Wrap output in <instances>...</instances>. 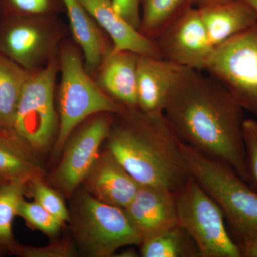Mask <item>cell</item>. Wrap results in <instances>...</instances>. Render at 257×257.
<instances>
[{
	"mask_svg": "<svg viewBox=\"0 0 257 257\" xmlns=\"http://www.w3.org/2000/svg\"><path fill=\"white\" fill-rule=\"evenodd\" d=\"M245 3H248L250 6L252 7L257 13V0H243Z\"/></svg>",
	"mask_w": 257,
	"mask_h": 257,
	"instance_id": "obj_32",
	"label": "cell"
},
{
	"mask_svg": "<svg viewBox=\"0 0 257 257\" xmlns=\"http://www.w3.org/2000/svg\"><path fill=\"white\" fill-rule=\"evenodd\" d=\"M241 256L257 257V229L236 243Z\"/></svg>",
	"mask_w": 257,
	"mask_h": 257,
	"instance_id": "obj_30",
	"label": "cell"
},
{
	"mask_svg": "<svg viewBox=\"0 0 257 257\" xmlns=\"http://www.w3.org/2000/svg\"><path fill=\"white\" fill-rule=\"evenodd\" d=\"M85 180L93 197L123 209L133 200L141 186L109 150L99 155Z\"/></svg>",
	"mask_w": 257,
	"mask_h": 257,
	"instance_id": "obj_15",
	"label": "cell"
},
{
	"mask_svg": "<svg viewBox=\"0 0 257 257\" xmlns=\"http://www.w3.org/2000/svg\"><path fill=\"white\" fill-rule=\"evenodd\" d=\"M74 231L82 247L94 256H111L122 246L143 242L124 209L89 194L81 200Z\"/></svg>",
	"mask_w": 257,
	"mask_h": 257,
	"instance_id": "obj_9",
	"label": "cell"
},
{
	"mask_svg": "<svg viewBox=\"0 0 257 257\" xmlns=\"http://www.w3.org/2000/svg\"><path fill=\"white\" fill-rule=\"evenodd\" d=\"M18 215L23 218L32 229L50 236L57 234L64 224L39 203L28 202L25 199L19 204Z\"/></svg>",
	"mask_w": 257,
	"mask_h": 257,
	"instance_id": "obj_25",
	"label": "cell"
},
{
	"mask_svg": "<svg viewBox=\"0 0 257 257\" xmlns=\"http://www.w3.org/2000/svg\"><path fill=\"white\" fill-rule=\"evenodd\" d=\"M243 110L216 79L185 68L167 96L163 114L182 143L229 165L247 183Z\"/></svg>",
	"mask_w": 257,
	"mask_h": 257,
	"instance_id": "obj_1",
	"label": "cell"
},
{
	"mask_svg": "<svg viewBox=\"0 0 257 257\" xmlns=\"http://www.w3.org/2000/svg\"><path fill=\"white\" fill-rule=\"evenodd\" d=\"M185 68L165 58L139 55L138 109L147 114L163 112L167 96Z\"/></svg>",
	"mask_w": 257,
	"mask_h": 257,
	"instance_id": "obj_13",
	"label": "cell"
},
{
	"mask_svg": "<svg viewBox=\"0 0 257 257\" xmlns=\"http://www.w3.org/2000/svg\"><path fill=\"white\" fill-rule=\"evenodd\" d=\"M243 139L246 154L247 184L257 192V121L245 119Z\"/></svg>",
	"mask_w": 257,
	"mask_h": 257,
	"instance_id": "obj_27",
	"label": "cell"
},
{
	"mask_svg": "<svg viewBox=\"0 0 257 257\" xmlns=\"http://www.w3.org/2000/svg\"><path fill=\"white\" fill-rule=\"evenodd\" d=\"M177 224L194 240L201 257H241L215 201L192 177L175 192Z\"/></svg>",
	"mask_w": 257,
	"mask_h": 257,
	"instance_id": "obj_7",
	"label": "cell"
},
{
	"mask_svg": "<svg viewBox=\"0 0 257 257\" xmlns=\"http://www.w3.org/2000/svg\"><path fill=\"white\" fill-rule=\"evenodd\" d=\"M59 62L57 104L60 128L55 143L57 152L63 149L74 130L84 120L101 113L122 114L128 109L106 94L87 72L82 52L73 40L67 38L62 42Z\"/></svg>",
	"mask_w": 257,
	"mask_h": 257,
	"instance_id": "obj_3",
	"label": "cell"
},
{
	"mask_svg": "<svg viewBox=\"0 0 257 257\" xmlns=\"http://www.w3.org/2000/svg\"><path fill=\"white\" fill-rule=\"evenodd\" d=\"M144 257H197L199 249L190 235L178 224L141 243Z\"/></svg>",
	"mask_w": 257,
	"mask_h": 257,
	"instance_id": "obj_22",
	"label": "cell"
},
{
	"mask_svg": "<svg viewBox=\"0 0 257 257\" xmlns=\"http://www.w3.org/2000/svg\"><path fill=\"white\" fill-rule=\"evenodd\" d=\"M112 3L116 11L134 28L140 30L141 24L140 0H112Z\"/></svg>",
	"mask_w": 257,
	"mask_h": 257,
	"instance_id": "obj_29",
	"label": "cell"
},
{
	"mask_svg": "<svg viewBox=\"0 0 257 257\" xmlns=\"http://www.w3.org/2000/svg\"><path fill=\"white\" fill-rule=\"evenodd\" d=\"M11 250L16 254L26 257H69L75 254L73 248L68 243H52L44 247L15 244Z\"/></svg>",
	"mask_w": 257,
	"mask_h": 257,
	"instance_id": "obj_28",
	"label": "cell"
},
{
	"mask_svg": "<svg viewBox=\"0 0 257 257\" xmlns=\"http://www.w3.org/2000/svg\"><path fill=\"white\" fill-rule=\"evenodd\" d=\"M191 176L221 208L236 242L257 229V192L232 167L180 143Z\"/></svg>",
	"mask_w": 257,
	"mask_h": 257,
	"instance_id": "obj_4",
	"label": "cell"
},
{
	"mask_svg": "<svg viewBox=\"0 0 257 257\" xmlns=\"http://www.w3.org/2000/svg\"><path fill=\"white\" fill-rule=\"evenodd\" d=\"M68 35L57 16H0V55L36 72L58 57Z\"/></svg>",
	"mask_w": 257,
	"mask_h": 257,
	"instance_id": "obj_6",
	"label": "cell"
},
{
	"mask_svg": "<svg viewBox=\"0 0 257 257\" xmlns=\"http://www.w3.org/2000/svg\"><path fill=\"white\" fill-rule=\"evenodd\" d=\"M28 190L31 193L35 202L56 216L62 223L69 221V211L60 196L50 188L42 178L37 177L30 180Z\"/></svg>",
	"mask_w": 257,
	"mask_h": 257,
	"instance_id": "obj_26",
	"label": "cell"
},
{
	"mask_svg": "<svg viewBox=\"0 0 257 257\" xmlns=\"http://www.w3.org/2000/svg\"><path fill=\"white\" fill-rule=\"evenodd\" d=\"M197 0H140L141 24L140 31L150 40H155Z\"/></svg>",
	"mask_w": 257,
	"mask_h": 257,
	"instance_id": "obj_21",
	"label": "cell"
},
{
	"mask_svg": "<svg viewBox=\"0 0 257 257\" xmlns=\"http://www.w3.org/2000/svg\"><path fill=\"white\" fill-rule=\"evenodd\" d=\"M59 73L58 56L30 73L19 101L10 130L33 152L46 151L58 135L56 93Z\"/></svg>",
	"mask_w": 257,
	"mask_h": 257,
	"instance_id": "obj_5",
	"label": "cell"
},
{
	"mask_svg": "<svg viewBox=\"0 0 257 257\" xmlns=\"http://www.w3.org/2000/svg\"><path fill=\"white\" fill-rule=\"evenodd\" d=\"M162 57L187 68L204 71L214 45L197 8H190L155 40Z\"/></svg>",
	"mask_w": 257,
	"mask_h": 257,
	"instance_id": "obj_11",
	"label": "cell"
},
{
	"mask_svg": "<svg viewBox=\"0 0 257 257\" xmlns=\"http://www.w3.org/2000/svg\"><path fill=\"white\" fill-rule=\"evenodd\" d=\"M31 179L20 178L0 184V246L10 248L15 244L13 222L18 215L19 204L28 191Z\"/></svg>",
	"mask_w": 257,
	"mask_h": 257,
	"instance_id": "obj_23",
	"label": "cell"
},
{
	"mask_svg": "<svg viewBox=\"0 0 257 257\" xmlns=\"http://www.w3.org/2000/svg\"><path fill=\"white\" fill-rule=\"evenodd\" d=\"M62 12V0H0V16H58Z\"/></svg>",
	"mask_w": 257,
	"mask_h": 257,
	"instance_id": "obj_24",
	"label": "cell"
},
{
	"mask_svg": "<svg viewBox=\"0 0 257 257\" xmlns=\"http://www.w3.org/2000/svg\"><path fill=\"white\" fill-rule=\"evenodd\" d=\"M230 0H197L196 5L197 8L202 6H207V5L220 4V3H226Z\"/></svg>",
	"mask_w": 257,
	"mask_h": 257,
	"instance_id": "obj_31",
	"label": "cell"
},
{
	"mask_svg": "<svg viewBox=\"0 0 257 257\" xmlns=\"http://www.w3.org/2000/svg\"><path fill=\"white\" fill-rule=\"evenodd\" d=\"M215 47L257 23V13L243 0L197 8Z\"/></svg>",
	"mask_w": 257,
	"mask_h": 257,
	"instance_id": "obj_18",
	"label": "cell"
},
{
	"mask_svg": "<svg viewBox=\"0 0 257 257\" xmlns=\"http://www.w3.org/2000/svg\"><path fill=\"white\" fill-rule=\"evenodd\" d=\"M104 30L114 51L163 58L156 42L145 37L115 10L112 0H78Z\"/></svg>",
	"mask_w": 257,
	"mask_h": 257,
	"instance_id": "obj_14",
	"label": "cell"
},
{
	"mask_svg": "<svg viewBox=\"0 0 257 257\" xmlns=\"http://www.w3.org/2000/svg\"><path fill=\"white\" fill-rule=\"evenodd\" d=\"M204 71L257 115V23L214 47Z\"/></svg>",
	"mask_w": 257,
	"mask_h": 257,
	"instance_id": "obj_8",
	"label": "cell"
},
{
	"mask_svg": "<svg viewBox=\"0 0 257 257\" xmlns=\"http://www.w3.org/2000/svg\"><path fill=\"white\" fill-rule=\"evenodd\" d=\"M5 182V181L2 180L1 179H0V184L2 183V182Z\"/></svg>",
	"mask_w": 257,
	"mask_h": 257,
	"instance_id": "obj_33",
	"label": "cell"
},
{
	"mask_svg": "<svg viewBox=\"0 0 257 257\" xmlns=\"http://www.w3.org/2000/svg\"><path fill=\"white\" fill-rule=\"evenodd\" d=\"M62 2L68 18L72 40L80 49L85 68L92 76L112 52V43L78 0Z\"/></svg>",
	"mask_w": 257,
	"mask_h": 257,
	"instance_id": "obj_16",
	"label": "cell"
},
{
	"mask_svg": "<svg viewBox=\"0 0 257 257\" xmlns=\"http://www.w3.org/2000/svg\"><path fill=\"white\" fill-rule=\"evenodd\" d=\"M44 174L31 149L11 130L0 126V179L42 178Z\"/></svg>",
	"mask_w": 257,
	"mask_h": 257,
	"instance_id": "obj_19",
	"label": "cell"
},
{
	"mask_svg": "<svg viewBox=\"0 0 257 257\" xmlns=\"http://www.w3.org/2000/svg\"><path fill=\"white\" fill-rule=\"evenodd\" d=\"M138 57L128 51L112 50L92 75L106 94L130 109H138Z\"/></svg>",
	"mask_w": 257,
	"mask_h": 257,
	"instance_id": "obj_17",
	"label": "cell"
},
{
	"mask_svg": "<svg viewBox=\"0 0 257 257\" xmlns=\"http://www.w3.org/2000/svg\"><path fill=\"white\" fill-rule=\"evenodd\" d=\"M114 114L94 115L69 142L54 174L58 187L69 194L84 181L99 156L101 145L110 133Z\"/></svg>",
	"mask_w": 257,
	"mask_h": 257,
	"instance_id": "obj_10",
	"label": "cell"
},
{
	"mask_svg": "<svg viewBox=\"0 0 257 257\" xmlns=\"http://www.w3.org/2000/svg\"><path fill=\"white\" fill-rule=\"evenodd\" d=\"M108 136V150L140 185L175 192L190 178L181 141L163 112L128 109L117 115Z\"/></svg>",
	"mask_w": 257,
	"mask_h": 257,
	"instance_id": "obj_2",
	"label": "cell"
},
{
	"mask_svg": "<svg viewBox=\"0 0 257 257\" xmlns=\"http://www.w3.org/2000/svg\"><path fill=\"white\" fill-rule=\"evenodd\" d=\"M124 210L143 241L177 224L175 192L168 189L141 185Z\"/></svg>",
	"mask_w": 257,
	"mask_h": 257,
	"instance_id": "obj_12",
	"label": "cell"
},
{
	"mask_svg": "<svg viewBox=\"0 0 257 257\" xmlns=\"http://www.w3.org/2000/svg\"><path fill=\"white\" fill-rule=\"evenodd\" d=\"M31 72L0 55V126L11 128L19 101Z\"/></svg>",
	"mask_w": 257,
	"mask_h": 257,
	"instance_id": "obj_20",
	"label": "cell"
}]
</instances>
